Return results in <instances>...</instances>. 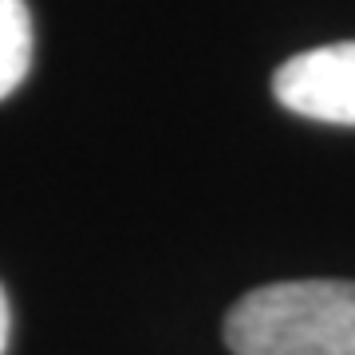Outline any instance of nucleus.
<instances>
[{
	"label": "nucleus",
	"mask_w": 355,
	"mask_h": 355,
	"mask_svg": "<svg viewBox=\"0 0 355 355\" xmlns=\"http://www.w3.org/2000/svg\"><path fill=\"white\" fill-rule=\"evenodd\" d=\"M233 355H355V280H280L225 316Z\"/></svg>",
	"instance_id": "1"
},
{
	"label": "nucleus",
	"mask_w": 355,
	"mask_h": 355,
	"mask_svg": "<svg viewBox=\"0 0 355 355\" xmlns=\"http://www.w3.org/2000/svg\"><path fill=\"white\" fill-rule=\"evenodd\" d=\"M272 95L312 123L355 127V40L292 55L272 76Z\"/></svg>",
	"instance_id": "2"
},
{
	"label": "nucleus",
	"mask_w": 355,
	"mask_h": 355,
	"mask_svg": "<svg viewBox=\"0 0 355 355\" xmlns=\"http://www.w3.org/2000/svg\"><path fill=\"white\" fill-rule=\"evenodd\" d=\"M32 64V20L24 0H0V99H8Z\"/></svg>",
	"instance_id": "3"
},
{
	"label": "nucleus",
	"mask_w": 355,
	"mask_h": 355,
	"mask_svg": "<svg viewBox=\"0 0 355 355\" xmlns=\"http://www.w3.org/2000/svg\"><path fill=\"white\" fill-rule=\"evenodd\" d=\"M8 331H12V316H8V296H4V288H0V355H4V347H8Z\"/></svg>",
	"instance_id": "4"
}]
</instances>
